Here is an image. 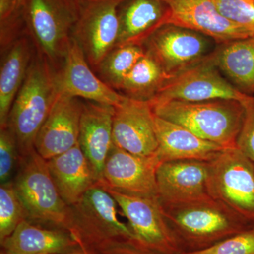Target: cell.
<instances>
[{"label":"cell","mask_w":254,"mask_h":254,"mask_svg":"<svg viewBox=\"0 0 254 254\" xmlns=\"http://www.w3.org/2000/svg\"><path fill=\"white\" fill-rule=\"evenodd\" d=\"M81 99L60 94L37 134L35 150L46 160L72 148L79 139Z\"/></svg>","instance_id":"cell-16"},{"label":"cell","mask_w":254,"mask_h":254,"mask_svg":"<svg viewBox=\"0 0 254 254\" xmlns=\"http://www.w3.org/2000/svg\"><path fill=\"white\" fill-rule=\"evenodd\" d=\"M208 58L239 91L254 95V35L217 44Z\"/></svg>","instance_id":"cell-23"},{"label":"cell","mask_w":254,"mask_h":254,"mask_svg":"<svg viewBox=\"0 0 254 254\" xmlns=\"http://www.w3.org/2000/svg\"><path fill=\"white\" fill-rule=\"evenodd\" d=\"M82 0H24L23 16L35 49L58 71L81 15Z\"/></svg>","instance_id":"cell-4"},{"label":"cell","mask_w":254,"mask_h":254,"mask_svg":"<svg viewBox=\"0 0 254 254\" xmlns=\"http://www.w3.org/2000/svg\"><path fill=\"white\" fill-rule=\"evenodd\" d=\"M1 243L7 254H54L79 247L70 232L23 220Z\"/></svg>","instance_id":"cell-22"},{"label":"cell","mask_w":254,"mask_h":254,"mask_svg":"<svg viewBox=\"0 0 254 254\" xmlns=\"http://www.w3.org/2000/svg\"><path fill=\"white\" fill-rule=\"evenodd\" d=\"M21 161L17 143L7 127L0 130V181L1 184L11 181L15 170Z\"/></svg>","instance_id":"cell-31"},{"label":"cell","mask_w":254,"mask_h":254,"mask_svg":"<svg viewBox=\"0 0 254 254\" xmlns=\"http://www.w3.org/2000/svg\"><path fill=\"white\" fill-rule=\"evenodd\" d=\"M150 102V101H149ZM155 115L188 128L196 136L225 148H236L245 107L236 100L150 102Z\"/></svg>","instance_id":"cell-3"},{"label":"cell","mask_w":254,"mask_h":254,"mask_svg":"<svg viewBox=\"0 0 254 254\" xmlns=\"http://www.w3.org/2000/svg\"><path fill=\"white\" fill-rule=\"evenodd\" d=\"M158 201L183 254L205 250L254 227L212 197L189 201Z\"/></svg>","instance_id":"cell-1"},{"label":"cell","mask_w":254,"mask_h":254,"mask_svg":"<svg viewBox=\"0 0 254 254\" xmlns=\"http://www.w3.org/2000/svg\"><path fill=\"white\" fill-rule=\"evenodd\" d=\"M208 193L254 225V163L238 148L209 162Z\"/></svg>","instance_id":"cell-6"},{"label":"cell","mask_w":254,"mask_h":254,"mask_svg":"<svg viewBox=\"0 0 254 254\" xmlns=\"http://www.w3.org/2000/svg\"><path fill=\"white\" fill-rule=\"evenodd\" d=\"M183 254H254V227L235 234L205 250Z\"/></svg>","instance_id":"cell-30"},{"label":"cell","mask_w":254,"mask_h":254,"mask_svg":"<svg viewBox=\"0 0 254 254\" xmlns=\"http://www.w3.org/2000/svg\"><path fill=\"white\" fill-rule=\"evenodd\" d=\"M118 205L111 195L98 185L71 207L70 233L79 245H88L115 237H134L128 224L120 220Z\"/></svg>","instance_id":"cell-9"},{"label":"cell","mask_w":254,"mask_h":254,"mask_svg":"<svg viewBox=\"0 0 254 254\" xmlns=\"http://www.w3.org/2000/svg\"><path fill=\"white\" fill-rule=\"evenodd\" d=\"M161 163L157 153L141 156L113 144L97 185L127 194L158 198L156 175Z\"/></svg>","instance_id":"cell-12"},{"label":"cell","mask_w":254,"mask_h":254,"mask_svg":"<svg viewBox=\"0 0 254 254\" xmlns=\"http://www.w3.org/2000/svg\"><path fill=\"white\" fill-rule=\"evenodd\" d=\"M82 1H86V0H82Z\"/></svg>","instance_id":"cell-38"},{"label":"cell","mask_w":254,"mask_h":254,"mask_svg":"<svg viewBox=\"0 0 254 254\" xmlns=\"http://www.w3.org/2000/svg\"><path fill=\"white\" fill-rule=\"evenodd\" d=\"M60 94L118 106L125 95L120 94L98 77L87 61L79 43L71 38L61 68L57 71Z\"/></svg>","instance_id":"cell-14"},{"label":"cell","mask_w":254,"mask_h":254,"mask_svg":"<svg viewBox=\"0 0 254 254\" xmlns=\"http://www.w3.org/2000/svg\"><path fill=\"white\" fill-rule=\"evenodd\" d=\"M26 32L23 16V7L18 9L8 17L0 19V44L1 55L9 49V47L23 36Z\"/></svg>","instance_id":"cell-33"},{"label":"cell","mask_w":254,"mask_h":254,"mask_svg":"<svg viewBox=\"0 0 254 254\" xmlns=\"http://www.w3.org/2000/svg\"><path fill=\"white\" fill-rule=\"evenodd\" d=\"M26 219L23 208L12 181L0 187V242H3Z\"/></svg>","instance_id":"cell-27"},{"label":"cell","mask_w":254,"mask_h":254,"mask_svg":"<svg viewBox=\"0 0 254 254\" xmlns=\"http://www.w3.org/2000/svg\"><path fill=\"white\" fill-rule=\"evenodd\" d=\"M54 254H88V252H86L84 249L80 247L78 248L74 249V250L68 251V252H63V253H58Z\"/></svg>","instance_id":"cell-35"},{"label":"cell","mask_w":254,"mask_h":254,"mask_svg":"<svg viewBox=\"0 0 254 254\" xmlns=\"http://www.w3.org/2000/svg\"><path fill=\"white\" fill-rule=\"evenodd\" d=\"M59 95L57 70L36 50L6 124L16 139L21 158L35 150L37 134Z\"/></svg>","instance_id":"cell-2"},{"label":"cell","mask_w":254,"mask_h":254,"mask_svg":"<svg viewBox=\"0 0 254 254\" xmlns=\"http://www.w3.org/2000/svg\"><path fill=\"white\" fill-rule=\"evenodd\" d=\"M105 190V189H104ZM116 200L128 220L134 238L150 250L165 254H183L164 216L158 198L105 190Z\"/></svg>","instance_id":"cell-10"},{"label":"cell","mask_w":254,"mask_h":254,"mask_svg":"<svg viewBox=\"0 0 254 254\" xmlns=\"http://www.w3.org/2000/svg\"><path fill=\"white\" fill-rule=\"evenodd\" d=\"M0 254H7L5 253L4 251L1 250V252H0Z\"/></svg>","instance_id":"cell-37"},{"label":"cell","mask_w":254,"mask_h":254,"mask_svg":"<svg viewBox=\"0 0 254 254\" xmlns=\"http://www.w3.org/2000/svg\"><path fill=\"white\" fill-rule=\"evenodd\" d=\"M14 186L26 220L68 231L72 210L62 198L48 168V160L34 150L21 158Z\"/></svg>","instance_id":"cell-5"},{"label":"cell","mask_w":254,"mask_h":254,"mask_svg":"<svg viewBox=\"0 0 254 254\" xmlns=\"http://www.w3.org/2000/svg\"><path fill=\"white\" fill-rule=\"evenodd\" d=\"M113 144L132 154L149 156L158 151L155 113L149 101L125 96L114 107Z\"/></svg>","instance_id":"cell-13"},{"label":"cell","mask_w":254,"mask_h":254,"mask_svg":"<svg viewBox=\"0 0 254 254\" xmlns=\"http://www.w3.org/2000/svg\"><path fill=\"white\" fill-rule=\"evenodd\" d=\"M217 43L198 32L173 24L159 28L143 47L171 78L205 59Z\"/></svg>","instance_id":"cell-7"},{"label":"cell","mask_w":254,"mask_h":254,"mask_svg":"<svg viewBox=\"0 0 254 254\" xmlns=\"http://www.w3.org/2000/svg\"><path fill=\"white\" fill-rule=\"evenodd\" d=\"M124 0H86L72 37L81 47L88 64L98 68L116 46L120 22L118 8Z\"/></svg>","instance_id":"cell-11"},{"label":"cell","mask_w":254,"mask_h":254,"mask_svg":"<svg viewBox=\"0 0 254 254\" xmlns=\"http://www.w3.org/2000/svg\"><path fill=\"white\" fill-rule=\"evenodd\" d=\"M15 1H16V4H17L18 6H23L24 0H15Z\"/></svg>","instance_id":"cell-36"},{"label":"cell","mask_w":254,"mask_h":254,"mask_svg":"<svg viewBox=\"0 0 254 254\" xmlns=\"http://www.w3.org/2000/svg\"><path fill=\"white\" fill-rule=\"evenodd\" d=\"M145 55L139 46L116 47L96 68L100 78L115 91H120L124 80L136 64Z\"/></svg>","instance_id":"cell-26"},{"label":"cell","mask_w":254,"mask_h":254,"mask_svg":"<svg viewBox=\"0 0 254 254\" xmlns=\"http://www.w3.org/2000/svg\"><path fill=\"white\" fill-rule=\"evenodd\" d=\"M114 113L115 108L111 105L83 102L78 143L91 163L98 184L113 145Z\"/></svg>","instance_id":"cell-18"},{"label":"cell","mask_w":254,"mask_h":254,"mask_svg":"<svg viewBox=\"0 0 254 254\" xmlns=\"http://www.w3.org/2000/svg\"><path fill=\"white\" fill-rule=\"evenodd\" d=\"M250 96L239 91L208 55L199 63L169 78L150 102L178 100L195 103L230 99L243 103Z\"/></svg>","instance_id":"cell-8"},{"label":"cell","mask_w":254,"mask_h":254,"mask_svg":"<svg viewBox=\"0 0 254 254\" xmlns=\"http://www.w3.org/2000/svg\"><path fill=\"white\" fill-rule=\"evenodd\" d=\"M169 78L155 60L145 53L125 78L120 91L128 98L150 101Z\"/></svg>","instance_id":"cell-25"},{"label":"cell","mask_w":254,"mask_h":254,"mask_svg":"<svg viewBox=\"0 0 254 254\" xmlns=\"http://www.w3.org/2000/svg\"><path fill=\"white\" fill-rule=\"evenodd\" d=\"M31 38L23 36L1 54L0 68V128L6 127L10 110L22 86L34 55Z\"/></svg>","instance_id":"cell-24"},{"label":"cell","mask_w":254,"mask_h":254,"mask_svg":"<svg viewBox=\"0 0 254 254\" xmlns=\"http://www.w3.org/2000/svg\"><path fill=\"white\" fill-rule=\"evenodd\" d=\"M48 168L62 198L69 207L77 204L98 185V180L79 143L48 160Z\"/></svg>","instance_id":"cell-21"},{"label":"cell","mask_w":254,"mask_h":254,"mask_svg":"<svg viewBox=\"0 0 254 254\" xmlns=\"http://www.w3.org/2000/svg\"><path fill=\"white\" fill-rule=\"evenodd\" d=\"M155 127L158 143L157 154L162 163L182 160L210 162L222 150L227 149L155 115Z\"/></svg>","instance_id":"cell-20"},{"label":"cell","mask_w":254,"mask_h":254,"mask_svg":"<svg viewBox=\"0 0 254 254\" xmlns=\"http://www.w3.org/2000/svg\"><path fill=\"white\" fill-rule=\"evenodd\" d=\"M169 9L168 24L201 33L217 44L254 36L219 12L213 0H162Z\"/></svg>","instance_id":"cell-15"},{"label":"cell","mask_w":254,"mask_h":254,"mask_svg":"<svg viewBox=\"0 0 254 254\" xmlns=\"http://www.w3.org/2000/svg\"><path fill=\"white\" fill-rule=\"evenodd\" d=\"M219 12L254 35V0H213Z\"/></svg>","instance_id":"cell-29"},{"label":"cell","mask_w":254,"mask_h":254,"mask_svg":"<svg viewBox=\"0 0 254 254\" xmlns=\"http://www.w3.org/2000/svg\"><path fill=\"white\" fill-rule=\"evenodd\" d=\"M209 162L182 160L163 162L157 170L158 200L182 202L210 197Z\"/></svg>","instance_id":"cell-17"},{"label":"cell","mask_w":254,"mask_h":254,"mask_svg":"<svg viewBox=\"0 0 254 254\" xmlns=\"http://www.w3.org/2000/svg\"><path fill=\"white\" fill-rule=\"evenodd\" d=\"M120 31L116 47L143 46L168 24L169 9L162 0H124L118 8Z\"/></svg>","instance_id":"cell-19"},{"label":"cell","mask_w":254,"mask_h":254,"mask_svg":"<svg viewBox=\"0 0 254 254\" xmlns=\"http://www.w3.org/2000/svg\"><path fill=\"white\" fill-rule=\"evenodd\" d=\"M22 7L18 6L15 0H0V19L8 17L16 10Z\"/></svg>","instance_id":"cell-34"},{"label":"cell","mask_w":254,"mask_h":254,"mask_svg":"<svg viewBox=\"0 0 254 254\" xmlns=\"http://www.w3.org/2000/svg\"><path fill=\"white\" fill-rule=\"evenodd\" d=\"M245 117L237 148L254 163V95H250L244 102Z\"/></svg>","instance_id":"cell-32"},{"label":"cell","mask_w":254,"mask_h":254,"mask_svg":"<svg viewBox=\"0 0 254 254\" xmlns=\"http://www.w3.org/2000/svg\"><path fill=\"white\" fill-rule=\"evenodd\" d=\"M88 254H165L142 245L134 237H115L79 245Z\"/></svg>","instance_id":"cell-28"}]
</instances>
